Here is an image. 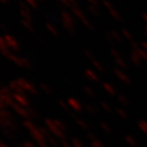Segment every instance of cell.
Segmentation results:
<instances>
[{
  "instance_id": "1",
  "label": "cell",
  "mask_w": 147,
  "mask_h": 147,
  "mask_svg": "<svg viewBox=\"0 0 147 147\" xmlns=\"http://www.w3.org/2000/svg\"><path fill=\"white\" fill-rule=\"evenodd\" d=\"M23 126L29 131V133L31 134V136H32V138L34 139L38 147H51L46 140V137L44 136V134L42 133L41 128L37 127L35 123L32 122V119H24Z\"/></svg>"
},
{
  "instance_id": "2",
  "label": "cell",
  "mask_w": 147,
  "mask_h": 147,
  "mask_svg": "<svg viewBox=\"0 0 147 147\" xmlns=\"http://www.w3.org/2000/svg\"><path fill=\"white\" fill-rule=\"evenodd\" d=\"M45 125L47 126V129L49 130L51 134L54 137H56L59 140H63L65 138V134H64V125L62 124L60 121L57 119H45Z\"/></svg>"
},
{
  "instance_id": "3",
  "label": "cell",
  "mask_w": 147,
  "mask_h": 147,
  "mask_svg": "<svg viewBox=\"0 0 147 147\" xmlns=\"http://www.w3.org/2000/svg\"><path fill=\"white\" fill-rule=\"evenodd\" d=\"M2 55L3 56H5L7 59L10 60V61H12L13 63L18 64V67H25V69H30V67H32V65H31L30 60L27 59L26 57H23V56H18V55H16V53H13L10 50L6 51V52Z\"/></svg>"
},
{
  "instance_id": "4",
  "label": "cell",
  "mask_w": 147,
  "mask_h": 147,
  "mask_svg": "<svg viewBox=\"0 0 147 147\" xmlns=\"http://www.w3.org/2000/svg\"><path fill=\"white\" fill-rule=\"evenodd\" d=\"M16 81L18 82V85L21 86V88L24 90V92H28V93H31L33 95H36L38 93L36 86L32 82H30V81L26 80L24 78H18Z\"/></svg>"
},
{
  "instance_id": "5",
  "label": "cell",
  "mask_w": 147,
  "mask_h": 147,
  "mask_svg": "<svg viewBox=\"0 0 147 147\" xmlns=\"http://www.w3.org/2000/svg\"><path fill=\"white\" fill-rule=\"evenodd\" d=\"M20 13L23 20L29 22H33V16H32V11H31L30 7L25 1H21L20 2Z\"/></svg>"
},
{
  "instance_id": "6",
  "label": "cell",
  "mask_w": 147,
  "mask_h": 147,
  "mask_svg": "<svg viewBox=\"0 0 147 147\" xmlns=\"http://www.w3.org/2000/svg\"><path fill=\"white\" fill-rule=\"evenodd\" d=\"M3 37H4L5 43H6L9 50L13 51V52H18L20 50V44H18V42L16 41V39L13 36L9 34H5Z\"/></svg>"
},
{
  "instance_id": "7",
  "label": "cell",
  "mask_w": 147,
  "mask_h": 147,
  "mask_svg": "<svg viewBox=\"0 0 147 147\" xmlns=\"http://www.w3.org/2000/svg\"><path fill=\"white\" fill-rule=\"evenodd\" d=\"M0 128L11 130L13 132H16L18 130L16 119H1V117H0Z\"/></svg>"
},
{
  "instance_id": "8",
  "label": "cell",
  "mask_w": 147,
  "mask_h": 147,
  "mask_svg": "<svg viewBox=\"0 0 147 147\" xmlns=\"http://www.w3.org/2000/svg\"><path fill=\"white\" fill-rule=\"evenodd\" d=\"M12 98L16 103L24 107H30V101L24 93H12Z\"/></svg>"
},
{
  "instance_id": "9",
  "label": "cell",
  "mask_w": 147,
  "mask_h": 147,
  "mask_svg": "<svg viewBox=\"0 0 147 147\" xmlns=\"http://www.w3.org/2000/svg\"><path fill=\"white\" fill-rule=\"evenodd\" d=\"M0 117H1V119H16V117L12 115V113H10L6 108L0 109Z\"/></svg>"
},
{
  "instance_id": "10",
  "label": "cell",
  "mask_w": 147,
  "mask_h": 147,
  "mask_svg": "<svg viewBox=\"0 0 147 147\" xmlns=\"http://www.w3.org/2000/svg\"><path fill=\"white\" fill-rule=\"evenodd\" d=\"M1 132L9 140H14L16 139V132L11 131V130H7V129H1Z\"/></svg>"
},
{
  "instance_id": "11",
  "label": "cell",
  "mask_w": 147,
  "mask_h": 147,
  "mask_svg": "<svg viewBox=\"0 0 147 147\" xmlns=\"http://www.w3.org/2000/svg\"><path fill=\"white\" fill-rule=\"evenodd\" d=\"M8 50L9 49H8V47H7L6 43H5L4 37L0 36V52H1V54H4V53Z\"/></svg>"
},
{
  "instance_id": "12",
  "label": "cell",
  "mask_w": 147,
  "mask_h": 147,
  "mask_svg": "<svg viewBox=\"0 0 147 147\" xmlns=\"http://www.w3.org/2000/svg\"><path fill=\"white\" fill-rule=\"evenodd\" d=\"M21 23H22V25H23L24 27H25L28 31H31V32H34L35 28H34V26H33L32 22L26 21V20H23V18H22V20H21Z\"/></svg>"
},
{
  "instance_id": "13",
  "label": "cell",
  "mask_w": 147,
  "mask_h": 147,
  "mask_svg": "<svg viewBox=\"0 0 147 147\" xmlns=\"http://www.w3.org/2000/svg\"><path fill=\"white\" fill-rule=\"evenodd\" d=\"M40 88H41L45 93H47V94H51V93H52V89H51L48 85L44 84V83H41V84H40Z\"/></svg>"
},
{
  "instance_id": "14",
  "label": "cell",
  "mask_w": 147,
  "mask_h": 147,
  "mask_svg": "<svg viewBox=\"0 0 147 147\" xmlns=\"http://www.w3.org/2000/svg\"><path fill=\"white\" fill-rule=\"evenodd\" d=\"M29 6L33 7V8H37L38 7V1L37 0H24Z\"/></svg>"
},
{
  "instance_id": "15",
  "label": "cell",
  "mask_w": 147,
  "mask_h": 147,
  "mask_svg": "<svg viewBox=\"0 0 147 147\" xmlns=\"http://www.w3.org/2000/svg\"><path fill=\"white\" fill-rule=\"evenodd\" d=\"M46 28H47V29H48V30L50 31L53 35H57V31H56V29L52 26V24L46 23Z\"/></svg>"
},
{
  "instance_id": "16",
  "label": "cell",
  "mask_w": 147,
  "mask_h": 147,
  "mask_svg": "<svg viewBox=\"0 0 147 147\" xmlns=\"http://www.w3.org/2000/svg\"><path fill=\"white\" fill-rule=\"evenodd\" d=\"M71 143H73L74 147H84L83 146V143H81V141L79 139H77V138H73Z\"/></svg>"
},
{
  "instance_id": "17",
  "label": "cell",
  "mask_w": 147,
  "mask_h": 147,
  "mask_svg": "<svg viewBox=\"0 0 147 147\" xmlns=\"http://www.w3.org/2000/svg\"><path fill=\"white\" fill-rule=\"evenodd\" d=\"M23 146L24 147H37V145L34 144L33 142H31V141L27 140V141H25V142L23 143Z\"/></svg>"
},
{
  "instance_id": "18",
  "label": "cell",
  "mask_w": 147,
  "mask_h": 147,
  "mask_svg": "<svg viewBox=\"0 0 147 147\" xmlns=\"http://www.w3.org/2000/svg\"><path fill=\"white\" fill-rule=\"evenodd\" d=\"M69 103H71V107H74L75 109H77V110H79L80 109V107H79V105H78V103H77V101L76 100H69Z\"/></svg>"
},
{
  "instance_id": "19",
  "label": "cell",
  "mask_w": 147,
  "mask_h": 147,
  "mask_svg": "<svg viewBox=\"0 0 147 147\" xmlns=\"http://www.w3.org/2000/svg\"><path fill=\"white\" fill-rule=\"evenodd\" d=\"M7 106L5 105V103L3 102V100H2V98L0 97V109H4V108H6Z\"/></svg>"
},
{
  "instance_id": "20",
  "label": "cell",
  "mask_w": 147,
  "mask_h": 147,
  "mask_svg": "<svg viewBox=\"0 0 147 147\" xmlns=\"http://www.w3.org/2000/svg\"><path fill=\"white\" fill-rule=\"evenodd\" d=\"M0 29L2 31H5L6 32L7 31V26L5 25V24H3V23H0Z\"/></svg>"
},
{
  "instance_id": "21",
  "label": "cell",
  "mask_w": 147,
  "mask_h": 147,
  "mask_svg": "<svg viewBox=\"0 0 147 147\" xmlns=\"http://www.w3.org/2000/svg\"><path fill=\"white\" fill-rule=\"evenodd\" d=\"M0 147H8V146H7L6 143H4L3 141L0 140Z\"/></svg>"
},
{
  "instance_id": "22",
  "label": "cell",
  "mask_w": 147,
  "mask_h": 147,
  "mask_svg": "<svg viewBox=\"0 0 147 147\" xmlns=\"http://www.w3.org/2000/svg\"><path fill=\"white\" fill-rule=\"evenodd\" d=\"M62 147H71V146H69V144H67V143H63V144H62Z\"/></svg>"
},
{
  "instance_id": "23",
  "label": "cell",
  "mask_w": 147,
  "mask_h": 147,
  "mask_svg": "<svg viewBox=\"0 0 147 147\" xmlns=\"http://www.w3.org/2000/svg\"><path fill=\"white\" fill-rule=\"evenodd\" d=\"M0 2L1 3H7L8 2V0H0Z\"/></svg>"
},
{
  "instance_id": "24",
  "label": "cell",
  "mask_w": 147,
  "mask_h": 147,
  "mask_svg": "<svg viewBox=\"0 0 147 147\" xmlns=\"http://www.w3.org/2000/svg\"><path fill=\"white\" fill-rule=\"evenodd\" d=\"M37 1H38V3H39V2H43L44 0H37Z\"/></svg>"
},
{
  "instance_id": "25",
  "label": "cell",
  "mask_w": 147,
  "mask_h": 147,
  "mask_svg": "<svg viewBox=\"0 0 147 147\" xmlns=\"http://www.w3.org/2000/svg\"><path fill=\"white\" fill-rule=\"evenodd\" d=\"M18 147H24V146H18Z\"/></svg>"
}]
</instances>
